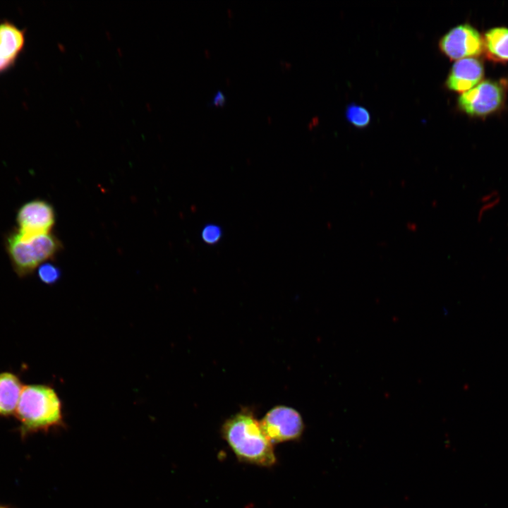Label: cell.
<instances>
[{
	"label": "cell",
	"instance_id": "7c38bea8",
	"mask_svg": "<svg viewBox=\"0 0 508 508\" xmlns=\"http://www.w3.org/2000/svg\"><path fill=\"white\" fill-rule=\"evenodd\" d=\"M346 118L348 121L356 128L366 127L370 122V115L363 107L356 104H349L346 109Z\"/></svg>",
	"mask_w": 508,
	"mask_h": 508
},
{
	"label": "cell",
	"instance_id": "6da1fadb",
	"mask_svg": "<svg viewBox=\"0 0 508 508\" xmlns=\"http://www.w3.org/2000/svg\"><path fill=\"white\" fill-rule=\"evenodd\" d=\"M221 434L241 461L261 466L276 463L273 445L249 409H243L226 420Z\"/></svg>",
	"mask_w": 508,
	"mask_h": 508
},
{
	"label": "cell",
	"instance_id": "277c9868",
	"mask_svg": "<svg viewBox=\"0 0 508 508\" xmlns=\"http://www.w3.org/2000/svg\"><path fill=\"white\" fill-rule=\"evenodd\" d=\"M263 433L273 444L298 440L304 430L300 413L286 406L270 409L260 421Z\"/></svg>",
	"mask_w": 508,
	"mask_h": 508
},
{
	"label": "cell",
	"instance_id": "8fae6325",
	"mask_svg": "<svg viewBox=\"0 0 508 508\" xmlns=\"http://www.w3.org/2000/svg\"><path fill=\"white\" fill-rule=\"evenodd\" d=\"M483 50L490 59L508 61V28L497 27L488 30L484 35Z\"/></svg>",
	"mask_w": 508,
	"mask_h": 508
},
{
	"label": "cell",
	"instance_id": "30bf717a",
	"mask_svg": "<svg viewBox=\"0 0 508 508\" xmlns=\"http://www.w3.org/2000/svg\"><path fill=\"white\" fill-rule=\"evenodd\" d=\"M23 387L16 375L9 372L0 373V416L15 413Z\"/></svg>",
	"mask_w": 508,
	"mask_h": 508
},
{
	"label": "cell",
	"instance_id": "ba28073f",
	"mask_svg": "<svg viewBox=\"0 0 508 508\" xmlns=\"http://www.w3.org/2000/svg\"><path fill=\"white\" fill-rule=\"evenodd\" d=\"M483 73V66L480 61L474 58L461 59L452 66L446 85L451 90L464 92L476 86Z\"/></svg>",
	"mask_w": 508,
	"mask_h": 508
},
{
	"label": "cell",
	"instance_id": "9a60e30c",
	"mask_svg": "<svg viewBox=\"0 0 508 508\" xmlns=\"http://www.w3.org/2000/svg\"><path fill=\"white\" fill-rule=\"evenodd\" d=\"M226 102V97L221 90H217L212 99L208 102L209 105L223 106Z\"/></svg>",
	"mask_w": 508,
	"mask_h": 508
},
{
	"label": "cell",
	"instance_id": "52a82bcc",
	"mask_svg": "<svg viewBox=\"0 0 508 508\" xmlns=\"http://www.w3.org/2000/svg\"><path fill=\"white\" fill-rule=\"evenodd\" d=\"M442 52L451 59L476 56L483 51V40L478 31L468 24L452 28L440 40Z\"/></svg>",
	"mask_w": 508,
	"mask_h": 508
},
{
	"label": "cell",
	"instance_id": "3957f363",
	"mask_svg": "<svg viewBox=\"0 0 508 508\" xmlns=\"http://www.w3.org/2000/svg\"><path fill=\"white\" fill-rule=\"evenodd\" d=\"M5 244L13 269L19 277L31 274L40 264L52 258L61 247L58 239L49 233L23 240L16 231L6 236Z\"/></svg>",
	"mask_w": 508,
	"mask_h": 508
},
{
	"label": "cell",
	"instance_id": "2e32d148",
	"mask_svg": "<svg viewBox=\"0 0 508 508\" xmlns=\"http://www.w3.org/2000/svg\"><path fill=\"white\" fill-rule=\"evenodd\" d=\"M0 508H6V507H0Z\"/></svg>",
	"mask_w": 508,
	"mask_h": 508
},
{
	"label": "cell",
	"instance_id": "4fadbf2b",
	"mask_svg": "<svg viewBox=\"0 0 508 508\" xmlns=\"http://www.w3.org/2000/svg\"><path fill=\"white\" fill-rule=\"evenodd\" d=\"M37 274L42 282L53 284L59 279L61 272L56 266L51 263H45L39 267Z\"/></svg>",
	"mask_w": 508,
	"mask_h": 508
},
{
	"label": "cell",
	"instance_id": "5b68a950",
	"mask_svg": "<svg viewBox=\"0 0 508 508\" xmlns=\"http://www.w3.org/2000/svg\"><path fill=\"white\" fill-rule=\"evenodd\" d=\"M55 222L53 207L47 201L35 199L24 203L18 210V236L23 240L49 234Z\"/></svg>",
	"mask_w": 508,
	"mask_h": 508
},
{
	"label": "cell",
	"instance_id": "9c48e42d",
	"mask_svg": "<svg viewBox=\"0 0 508 508\" xmlns=\"http://www.w3.org/2000/svg\"><path fill=\"white\" fill-rule=\"evenodd\" d=\"M24 43L23 30L8 21L0 23V73L13 64Z\"/></svg>",
	"mask_w": 508,
	"mask_h": 508
},
{
	"label": "cell",
	"instance_id": "5bb4252c",
	"mask_svg": "<svg viewBox=\"0 0 508 508\" xmlns=\"http://www.w3.org/2000/svg\"><path fill=\"white\" fill-rule=\"evenodd\" d=\"M221 237L222 230L219 226L208 224L205 226L202 231V238L205 243L208 244L217 243Z\"/></svg>",
	"mask_w": 508,
	"mask_h": 508
},
{
	"label": "cell",
	"instance_id": "7a4b0ae2",
	"mask_svg": "<svg viewBox=\"0 0 508 508\" xmlns=\"http://www.w3.org/2000/svg\"><path fill=\"white\" fill-rule=\"evenodd\" d=\"M15 414L23 435L46 430L62 422V404L56 391L48 385L23 387Z\"/></svg>",
	"mask_w": 508,
	"mask_h": 508
},
{
	"label": "cell",
	"instance_id": "8992f818",
	"mask_svg": "<svg viewBox=\"0 0 508 508\" xmlns=\"http://www.w3.org/2000/svg\"><path fill=\"white\" fill-rule=\"evenodd\" d=\"M503 99L502 87L497 82L484 80L463 92L458 99V106L468 115L481 116L497 110Z\"/></svg>",
	"mask_w": 508,
	"mask_h": 508
}]
</instances>
